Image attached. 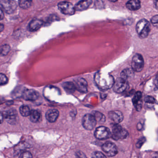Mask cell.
<instances>
[{
    "label": "cell",
    "mask_w": 158,
    "mask_h": 158,
    "mask_svg": "<svg viewBox=\"0 0 158 158\" xmlns=\"http://www.w3.org/2000/svg\"><path fill=\"white\" fill-rule=\"evenodd\" d=\"M109 119L111 120L114 124L119 123L123 120V115L120 111L114 110L109 112Z\"/></svg>",
    "instance_id": "obj_13"
},
{
    "label": "cell",
    "mask_w": 158,
    "mask_h": 158,
    "mask_svg": "<svg viewBox=\"0 0 158 158\" xmlns=\"http://www.w3.org/2000/svg\"><path fill=\"white\" fill-rule=\"evenodd\" d=\"M4 28V26L2 24L0 23V33L3 31Z\"/></svg>",
    "instance_id": "obj_36"
},
{
    "label": "cell",
    "mask_w": 158,
    "mask_h": 158,
    "mask_svg": "<svg viewBox=\"0 0 158 158\" xmlns=\"http://www.w3.org/2000/svg\"><path fill=\"white\" fill-rule=\"evenodd\" d=\"M31 110L29 107L26 105H23L20 108L21 114L23 116H28L30 115Z\"/></svg>",
    "instance_id": "obj_25"
},
{
    "label": "cell",
    "mask_w": 158,
    "mask_h": 158,
    "mask_svg": "<svg viewBox=\"0 0 158 158\" xmlns=\"http://www.w3.org/2000/svg\"><path fill=\"white\" fill-rule=\"evenodd\" d=\"M33 0H19V5L22 9H27L32 5Z\"/></svg>",
    "instance_id": "obj_24"
},
{
    "label": "cell",
    "mask_w": 158,
    "mask_h": 158,
    "mask_svg": "<svg viewBox=\"0 0 158 158\" xmlns=\"http://www.w3.org/2000/svg\"><path fill=\"white\" fill-rule=\"evenodd\" d=\"M113 90L117 93H121L125 91L128 87L127 80L122 77H119L114 81L113 85Z\"/></svg>",
    "instance_id": "obj_4"
},
{
    "label": "cell",
    "mask_w": 158,
    "mask_h": 158,
    "mask_svg": "<svg viewBox=\"0 0 158 158\" xmlns=\"http://www.w3.org/2000/svg\"><path fill=\"white\" fill-rule=\"evenodd\" d=\"M110 2H116L118 1V0H109Z\"/></svg>",
    "instance_id": "obj_38"
},
{
    "label": "cell",
    "mask_w": 158,
    "mask_h": 158,
    "mask_svg": "<svg viewBox=\"0 0 158 158\" xmlns=\"http://www.w3.org/2000/svg\"><path fill=\"white\" fill-rule=\"evenodd\" d=\"M91 114L95 117L97 123L102 124L105 122L106 118L105 116L100 112L97 111H93Z\"/></svg>",
    "instance_id": "obj_20"
},
{
    "label": "cell",
    "mask_w": 158,
    "mask_h": 158,
    "mask_svg": "<svg viewBox=\"0 0 158 158\" xmlns=\"http://www.w3.org/2000/svg\"><path fill=\"white\" fill-rule=\"evenodd\" d=\"M142 93L140 91L136 92L132 102L135 107L136 110L140 111L142 108Z\"/></svg>",
    "instance_id": "obj_16"
},
{
    "label": "cell",
    "mask_w": 158,
    "mask_h": 158,
    "mask_svg": "<svg viewBox=\"0 0 158 158\" xmlns=\"http://www.w3.org/2000/svg\"><path fill=\"white\" fill-rule=\"evenodd\" d=\"M145 141H146V139L145 138L142 137V138L140 139L138 141L137 143H136V145L137 148H141V146L144 144Z\"/></svg>",
    "instance_id": "obj_31"
},
{
    "label": "cell",
    "mask_w": 158,
    "mask_h": 158,
    "mask_svg": "<svg viewBox=\"0 0 158 158\" xmlns=\"http://www.w3.org/2000/svg\"><path fill=\"white\" fill-rule=\"evenodd\" d=\"M77 157H86V156H85V154H83L82 152H77Z\"/></svg>",
    "instance_id": "obj_35"
},
{
    "label": "cell",
    "mask_w": 158,
    "mask_h": 158,
    "mask_svg": "<svg viewBox=\"0 0 158 158\" xmlns=\"http://www.w3.org/2000/svg\"><path fill=\"white\" fill-rule=\"evenodd\" d=\"M8 79L6 75L0 73V85H5L8 83Z\"/></svg>",
    "instance_id": "obj_27"
},
{
    "label": "cell",
    "mask_w": 158,
    "mask_h": 158,
    "mask_svg": "<svg viewBox=\"0 0 158 158\" xmlns=\"http://www.w3.org/2000/svg\"><path fill=\"white\" fill-rule=\"evenodd\" d=\"M92 157L93 158H106V156L101 152H96L92 154Z\"/></svg>",
    "instance_id": "obj_29"
},
{
    "label": "cell",
    "mask_w": 158,
    "mask_h": 158,
    "mask_svg": "<svg viewBox=\"0 0 158 158\" xmlns=\"http://www.w3.org/2000/svg\"><path fill=\"white\" fill-rule=\"evenodd\" d=\"M38 97V93L33 89H26L23 92V98L26 100H36Z\"/></svg>",
    "instance_id": "obj_14"
},
{
    "label": "cell",
    "mask_w": 158,
    "mask_h": 158,
    "mask_svg": "<svg viewBox=\"0 0 158 158\" xmlns=\"http://www.w3.org/2000/svg\"><path fill=\"white\" fill-rule=\"evenodd\" d=\"M134 71L133 69L129 68L124 69L121 73V77L127 80L128 78L132 77L134 75Z\"/></svg>",
    "instance_id": "obj_23"
},
{
    "label": "cell",
    "mask_w": 158,
    "mask_h": 158,
    "mask_svg": "<svg viewBox=\"0 0 158 158\" xmlns=\"http://www.w3.org/2000/svg\"><path fill=\"white\" fill-rule=\"evenodd\" d=\"M10 47L9 45H3L0 48V56H6L10 52Z\"/></svg>",
    "instance_id": "obj_26"
},
{
    "label": "cell",
    "mask_w": 158,
    "mask_h": 158,
    "mask_svg": "<svg viewBox=\"0 0 158 158\" xmlns=\"http://www.w3.org/2000/svg\"><path fill=\"white\" fill-rule=\"evenodd\" d=\"M74 84L76 89L81 93H85L87 92L88 84L84 78L78 77L75 79Z\"/></svg>",
    "instance_id": "obj_11"
},
{
    "label": "cell",
    "mask_w": 158,
    "mask_h": 158,
    "mask_svg": "<svg viewBox=\"0 0 158 158\" xmlns=\"http://www.w3.org/2000/svg\"><path fill=\"white\" fill-rule=\"evenodd\" d=\"M110 131L108 127L101 126L95 130V136L99 139H105L109 138L111 136Z\"/></svg>",
    "instance_id": "obj_9"
},
{
    "label": "cell",
    "mask_w": 158,
    "mask_h": 158,
    "mask_svg": "<svg viewBox=\"0 0 158 158\" xmlns=\"http://www.w3.org/2000/svg\"><path fill=\"white\" fill-rule=\"evenodd\" d=\"M91 3L92 0H81L76 4L75 9L77 11H82L87 10Z\"/></svg>",
    "instance_id": "obj_15"
},
{
    "label": "cell",
    "mask_w": 158,
    "mask_h": 158,
    "mask_svg": "<svg viewBox=\"0 0 158 158\" xmlns=\"http://www.w3.org/2000/svg\"><path fill=\"white\" fill-rule=\"evenodd\" d=\"M128 134L126 129H124L122 126L114 124L112 127V133L111 136L115 140L123 139L128 136Z\"/></svg>",
    "instance_id": "obj_3"
},
{
    "label": "cell",
    "mask_w": 158,
    "mask_h": 158,
    "mask_svg": "<svg viewBox=\"0 0 158 158\" xmlns=\"http://www.w3.org/2000/svg\"><path fill=\"white\" fill-rule=\"evenodd\" d=\"M3 119H4V117H3V114L0 111V124L3 122Z\"/></svg>",
    "instance_id": "obj_34"
},
{
    "label": "cell",
    "mask_w": 158,
    "mask_h": 158,
    "mask_svg": "<svg viewBox=\"0 0 158 158\" xmlns=\"http://www.w3.org/2000/svg\"><path fill=\"white\" fill-rule=\"evenodd\" d=\"M20 157L21 158H32V154L28 152H23L21 155Z\"/></svg>",
    "instance_id": "obj_32"
},
{
    "label": "cell",
    "mask_w": 158,
    "mask_h": 158,
    "mask_svg": "<svg viewBox=\"0 0 158 158\" xmlns=\"http://www.w3.org/2000/svg\"><path fill=\"white\" fill-rule=\"evenodd\" d=\"M151 23L154 26H158V15H155L151 19Z\"/></svg>",
    "instance_id": "obj_30"
},
{
    "label": "cell",
    "mask_w": 158,
    "mask_h": 158,
    "mask_svg": "<svg viewBox=\"0 0 158 158\" xmlns=\"http://www.w3.org/2000/svg\"><path fill=\"white\" fill-rule=\"evenodd\" d=\"M95 81L98 86L102 90L111 88L114 83L113 77L109 74L98 73L95 76Z\"/></svg>",
    "instance_id": "obj_1"
},
{
    "label": "cell",
    "mask_w": 158,
    "mask_h": 158,
    "mask_svg": "<svg viewBox=\"0 0 158 158\" xmlns=\"http://www.w3.org/2000/svg\"><path fill=\"white\" fill-rule=\"evenodd\" d=\"M63 87L65 91L69 93H73L76 90L74 84L72 82H65L63 84Z\"/></svg>",
    "instance_id": "obj_21"
},
{
    "label": "cell",
    "mask_w": 158,
    "mask_h": 158,
    "mask_svg": "<svg viewBox=\"0 0 158 158\" xmlns=\"http://www.w3.org/2000/svg\"><path fill=\"white\" fill-rule=\"evenodd\" d=\"M126 7L131 11H136L140 8V2L139 0H129L126 3Z\"/></svg>",
    "instance_id": "obj_19"
},
{
    "label": "cell",
    "mask_w": 158,
    "mask_h": 158,
    "mask_svg": "<svg viewBox=\"0 0 158 158\" xmlns=\"http://www.w3.org/2000/svg\"><path fill=\"white\" fill-rule=\"evenodd\" d=\"M61 12L65 15H72L74 14L76 10L72 3L68 2H62L58 5Z\"/></svg>",
    "instance_id": "obj_5"
},
{
    "label": "cell",
    "mask_w": 158,
    "mask_h": 158,
    "mask_svg": "<svg viewBox=\"0 0 158 158\" xmlns=\"http://www.w3.org/2000/svg\"><path fill=\"white\" fill-rule=\"evenodd\" d=\"M83 126L86 129L91 130L93 129L97 123L94 116L92 114H86L84 116L82 121Z\"/></svg>",
    "instance_id": "obj_8"
},
{
    "label": "cell",
    "mask_w": 158,
    "mask_h": 158,
    "mask_svg": "<svg viewBox=\"0 0 158 158\" xmlns=\"http://www.w3.org/2000/svg\"><path fill=\"white\" fill-rule=\"evenodd\" d=\"M1 5L2 10L9 14L13 13L17 8V2L14 0H3Z\"/></svg>",
    "instance_id": "obj_7"
},
{
    "label": "cell",
    "mask_w": 158,
    "mask_h": 158,
    "mask_svg": "<svg viewBox=\"0 0 158 158\" xmlns=\"http://www.w3.org/2000/svg\"><path fill=\"white\" fill-rule=\"evenodd\" d=\"M30 119L33 123H37L39 121L40 118V113L37 110H33L31 111L30 114Z\"/></svg>",
    "instance_id": "obj_22"
},
{
    "label": "cell",
    "mask_w": 158,
    "mask_h": 158,
    "mask_svg": "<svg viewBox=\"0 0 158 158\" xmlns=\"http://www.w3.org/2000/svg\"><path fill=\"white\" fill-rule=\"evenodd\" d=\"M137 128L138 129H139V130H141V129H142V125L140 123H139L137 125Z\"/></svg>",
    "instance_id": "obj_37"
},
{
    "label": "cell",
    "mask_w": 158,
    "mask_h": 158,
    "mask_svg": "<svg viewBox=\"0 0 158 158\" xmlns=\"http://www.w3.org/2000/svg\"><path fill=\"white\" fill-rule=\"evenodd\" d=\"M150 24L146 19H142L137 24L136 30L141 38H146L150 31Z\"/></svg>",
    "instance_id": "obj_2"
},
{
    "label": "cell",
    "mask_w": 158,
    "mask_h": 158,
    "mask_svg": "<svg viewBox=\"0 0 158 158\" xmlns=\"http://www.w3.org/2000/svg\"><path fill=\"white\" fill-rule=\"evenodd\" d=\"M102 148L105 154L110 157L115 156L118 152L116 146L112 142H106L102 145Z\"/></svg>",
    "instance_id": "obj_10"
},
{
    "label": "cell",
    "mask_w": 158,
    "mask_h": 158,
    "mask_svg": "<svg viewBox=\"0 0 158 158\" xmlns=\"http://www.w3.org/2000/svg\"><path fill=\"white\" fill-rule=\"evenodd\" d=\"M3 117L8 123L10 124H15L18 117V113L14 109H10L4 112L3 114Z\"/></svg>",
    "instance_id": "obj_12"
},
{
    "label": "cell",
    "mask_w": 158,
    "mask_h": 158,
    "mask_svg": "<svg viewBox=\"0 0 158 158\" xmlns=\"http://www.w3.org/2000/svg\"><path fill=\"white\" fill-rule=\"evenodd\" d=\"M144 62L142 55L137 53L132 59V68L134 71L140 72L142 71L144 67Z\"/></svg>",
    "instance_id": "obj_6"
},
{
    "label": "cell",
    "mask_w": 158,
    "mask_h": 158,
    "mask_svg": "<svg viewBox=\"0 0 158 158\" xmlns=\"http://www.w3.org/2000/svg\"><path fill=\"white\" fill-rule=\"evenodd\" d=\"M44 24V22L40 19H34L29 23V29L30 31H35L39 29Z\"/></svg>",
    "instance_id": "obj_18"
},
{
    "label": "cell",
    "mask_w": 158,
    "mask_h": 158,
    "mask_svg": "<svg viewBox=\"0 0 158 158\" xmlns=\"http://www.w3.org/2000/svg\"><path fill=\"white\" fill-rule=\"evenodd\" d=\"M4 14L3 10L0 8V21L2 20L4 18Z\"/></svg>",
    "instance_id": "obj_33"
},
{
    "label": "cell",
    "mask_w": 158,
    "mask_h": 158,
    "mask_svg": "<svg viewBox=\"0 0 158 158\" xmlns=\"http://www.w3.org/2000/svg\"><path fill=\"white\" fill-rule=\"evenodd\" d=\"M144 101L147 103H155L156 102L155 98L151 96H147L144 98Z\"/></svg>",
    "instance_id": "obj_28"
},
{
    "label": "cell",
    "mask_w": 158,
    "mask_h": 158,
    "mask_svg": "<svg viewBox=\"0 0 158 158\" xmlns=\"http://www.w3.org/2000/svg\"><path fill=\"white\" fill-rule=\"evenodd\" d=\"M59 116V112L56 109H51L48 110L46 113V118L50 123L55 122Z\"/></svg>",
    "instance_id": "obj_17"
}]
</instances>
